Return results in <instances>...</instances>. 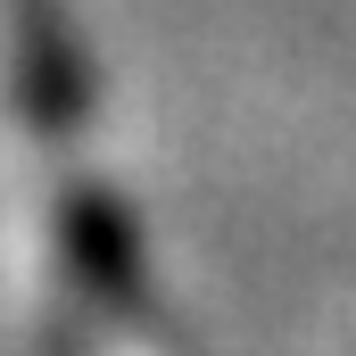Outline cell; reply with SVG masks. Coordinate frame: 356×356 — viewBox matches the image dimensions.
I'll list each match as a JSON object with an SVG mask.
<instances>
[{
	"instance_id": "6da1fadb",
	"label": "cell",
	"mask_w": 356,
	"mask_h": 356,
	"mask_svg": "<svg viewBox=\"0 0 356 356\" xmlns=\"http://www.w3.org/2000/svg\"><path fill=\"white\" fill-rule=\"evenodd\" d=\"M0 232L17 290L58 348L166 356L141 315L124 224L83 175V108L50 0H0Z\"/></svg>"
}]
</instances>
